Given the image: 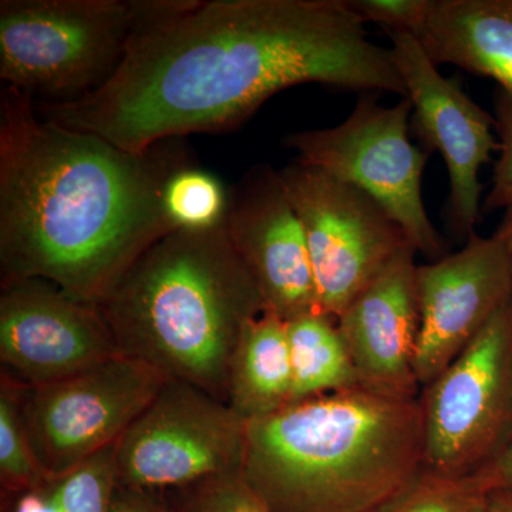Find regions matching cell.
Masks as SVG:
<instances>
[{"mask_svg": "<svg viewBox=\"0 0 512 512\" xmlns=\"http://www.w3.org/2000/svg\"><path fill=\"white\" fill-rule=\"evenodd\" d=\"M421 390L447 369L512 296L510 259L497 238L473 232L456 254L417 266Z\"/></svg>", "mask_w": 512, "mask_h": 512, "instance_id": "obj_13", "label": "cell"}, {"mask_svg": "<svg viewBox=\"0 0 512 512\" xmlns=\"http://www.w3.org/2000/svg\"><path fill=\"white\" fill-rule=\"evenodd\" d=\"M286 323L264 312L245 326L229 366L228 406L239 419H262L292 403Z\"/></svg>", "mask_w": 512, "mask_h": 512, "instance_id": "obj_17", "label": "cell"}, {"mask_svg": "<svg viewBox=\"0 0 512 512\" xmlns=\"http://www.w3.org/2000/svg\"><path fill=\"white\" fill-rule=\"evenodd\" d=\"M412 113L407 97L387 107L365 96L339 126L292 133L285 144L301 163L365 191L402 227L417 252L439 261L448 255L447 244L421 194L431 154L410 141Z\"/></svg>", "mask_w": 512, "mask_h": 512, "instance_id": "obj_7", "label": "cell"}, {"mask_svg": "<svg viewBox=\"0 0 512 512\" xmlns=\"http://www.w3.org/2000/svg\"><path fill=\"white\" fill-rule=\"evenodd\" d=\"M319 83L407 97L348 0H150L123 62L94 92L35 104L43 119L124 150L231 130L274 94Z\"/></svg>", "mask_w": 512, "mask_h": 512, "instance_id": "obj_1", "label": "cell"}, {"mask_svg": "<svg viewBox=\"0 0 512 512\" xmlns=\"http://www.w3.org/2000/svg\"><path fill=\"white\" fill-rule=\"evenodd\" d=\"M348 5L365 25L373 22L416 37L426 22L430 0H348Z\"/></svg>", "mask_w": 512, "mask_h": 512, "instance_id": "obj_24", "label": "cell"}, {"mask_svg": "<svg viewBox=\"0 0 512 512\" xmlns=\"http://www.w3.org/2000/svg\"><path fill=\"white\" fill-rule=\"evenodd\" d=\"M285 323L293 376L292 402L360 387L335 319L312 313Z\"/></svg>", "mask_w": 512, "mask_h": 512, "instance_id": "obj_18", "label": "cell"}, {"mask_svg": "<svg viewBox=\"0 0 512 512\" xmlns=\"http://www.w3.org/2000/svg\"><path fill=\"white\" fill-rule=\"evenodd\" d=\"M140 16L141 0H2L0 79L45 101L80 99L116 72Z\"/></svg>", "mask_w": 512, "mask_h": 512, "instance_id": "obj_5", "label": "cell"}, {"mask_svg": "<svg viewBox=\"0 0 512 512\" xmlns=\"http://www.w3.org/2000/svg\"><path fill=\"white\" fill-rule=\"evenodd\" d=\"M224 225L265 312L284 322L322 313L305 232L279 171L255 165L229 188Z\"/></svg>", "mask_w": 512, "mask_h": 512, "instance_id": "obj_14", "label": "cell"}, {"mask_svg": "<svg viewBox=\"0 0 512 512\" xmlns=\"http://www.w3.org/2000/svg\"><path fill=\"white\" fill-rule=\"evenodd\" d=\"M99 306L121 356L227 404L239 339L265 312L224 222L157 239Z\"/></svg>", "mask_w": 512, "mask_h": 512, "instance_id": "obj_4", "label": "cell"}, {"mask_svg": "<svg viewBox=\"0 0 512 512\" xmlns=\"http://www.w3.org/2000/svg\"><path fill=\"white\" fill-rule=\"evenodd\" d=\"M245 426L227 403L167 379L117 441V484L161 494L241 474Z\"/></svg>", "mask_w": 512, "mask_h": 512, "instance_id": "obj_10", "label": "cell"}, {"mask_svg": "<svg viewBox=\"0 0 512 512\" xmlns=\"http://www.w3.org/2000/svg\"><path fill=\"white\" fill-rule=\"evenodd\" d=\"M228 192L215 175L190 165L165 185V214L175 229L218 227L227 214Z\"/></svg>", "mask_w": 512, "mask_h": 512, "instance_id": "obj_20", "label": "cell"}, {"mask_svg": "<svg viewBox=\"0 0 512 512\" xmlns=\"http://www.w3.org/2000/svg\"><path fill=\"white\" fill-rule=\"evenodd\" d=\"M8 380L23 433L43 476H62L123 437L167 377L117 356L79 375L20 386Z\"/></svg>", "mask_w": 512, "mask_h": 512, "instance_id": "obj_8", "label": "cell"}, {"mask_svg": "<svg viewBox=\"0 0 512 512\" xmlns=\"http://www.w3.org/2000/svg\"><path fill=\"white\" fill-rule=\"evenodd\" d=\"M423 458L420 399L356 387L248 421L239 476L269 512H372Z\"/></svg>", "mask_w": 512, "mask_h": 512, "instance_id": "obj_3", "label": "cell"}, {"mask_svg": "<svg viewBox=\"0 0 512 512\" xmlns=\"http://www.w3.org/2000/svg\"><path fill=\"white\" fill-rule=\"evenodd\" d=\"M494 237L503 245L512 268V205L504 210L503 218H501L498 228L495 229Z\"/></svg>", "mask_w": 512, "mask_h": 512, "instance_id": "obj_27", "label": "cell"}, {"mask_svg": "<svg viewBox=\"0 0 512 512\" xmlns=\"http://www.w3.org/2000/svg\"><path fill=\"white\" fill-rule=\"evenodd\" d=\"M171 512H269L239 473L163 493Z\"/></svg>", "mask_w": 512, "mask_h": 512, "instance_id": "obj_22", "label": "cell"}, {"mask_svg": "<svg viewBox=\"0 0 512 512\" xmlns=\"http://www.w3.org/2000/svg\"><path fill=\"white\" fill-rule=\"evenodd\" d=\"M392 57L413 104L410 128L421 148L444 158L450 181L447 225L457 239H466L483 218L480 181L483 165L500 150L494 116L481 109L460 84L441 76L419 40L406 32L386 30Z\"/></svg>", "mask_w": 512, "mask_h": 512, "instance_id": "obj_11", "label": "cell"}, {"mask_svg": "<svg viewBox=\"0 0 512 512\" xmlns=\"http://www.w3.org/2000/svg\"><path fill=\"white\" fill-rule=\"evenodd\" d=\"M424 470L476 476L512 443V296L420 394Z\"/></svg>", "mask_w": 512, "mask_h": 512, "instance_id": "obj_6", "label": "cell"}, {"mask_svg": "<svg viewBox=\"0 0 512 512\" xmlns=\"http://www.w3.org/2000/svg\"><path fill=\"white\" fill-rule=\"evenodd\" d=\"M487 471L493 478L497 490L512 491V443Z\"/></svg>", "mask_w": 512, "mask_h": 512, "instance_id": "obj_26", "label": "cell"}, {"mask_svg": "<svg viewBox=\"0 0 512 512\" xmlns=\"http://www.w3.org/2000/svg\"><path fill=\"white\" fill-rule=\"evenodd\" d=\"M109 512H171V510L161 494L148 493V491L117 484L111 498Z\"/></svg>", "mask_w": 512, "mask_h": 512, "instance_id": "obj_25", "label": "cell"}, {"mask_svg": "<svg viewBox=\"0 0 512 512\" xmlns=\"http://www.w3.org/2000/svg\"><path fill=\"white\" fill-rule=\"evenodd\" d=\"M416 254L412 245L403 249L336 319L359 386L396 400H419L421 394Z\"/></svg>", "mask_w": 512, "mask_h": 512, "instance_id": "obj_15", "label": "cell"}, {"mask_svg": "<svg viewBox=\"0 0 512 512\" xmlns=\"http://www.w3.org/2000/svg\"><path fill=\"white\" fill-rule=\"evenodd\" d=\"M494 120L500 137V158L495 163L493 187L485 197L484 212L507 210L512 205V94L501 87L494 94Z\"/></svg>", "mask_w": 512, "mask_h": 512, "instance_id": "obj_23", "label": "cell"}, {"mask_svg": "<svg viewBox=\"0 0 512 512\" xmlns=\"http://www.w3.org/2000/svg\"><path fill=\"white\" fill-rule=\"evenodd\" d=\"M194 165L183 138L143 153L43 119L0 93V285L45 279L100 305L157 239L170 178Z\"/></svg>", "mask_w": 512, "mask_h": 512, "instance_id": "obj_2", "label": "cell"}, {"mask_svg": "<svg viewBox=\"0 0 512 512\" xmlns=\"http://www.w3.org/2000/svg\"><path fill=\"white\" fill-rule=\"evenodd\" d=\"M121 356L96 303L45 279L0 286V375L40 386L79 375Z\"/></svg>", "mask_w": 512, "mask_h": 512, "instance_id": "obj_12", "label": "cell"}, {"mask_svg": "<svg viewBox=\"0 0 512 512\" xmlns=\"http://www.w3.org/2000/svg\"><path fill=\"white\" fill-rule=\"evenodd\" d=\"M488 512H512V491L495 490L491 494Z\"/></svg>", "mask_w": 512, "mask_h": 512, "instance_id": "obj_28", "label": "cell"}, {"mask_svg": "<svg viewBox=\"0 0 512 512\" xmlns=\"http://www.w3.org/2000/svg\"><path fill=\"white\" fill-rule=\"evenodd\" d=\"M495 490L487 470L476 476L451 478L421 468L372 512H488Z\"/></svg>", "mask_w": 512, "mask_h": 512, "instance_id": "obj_19", "label": "cell"}, {"mask_svg": "<svg viewBox=\"0 0 512 512\" xmlns=\"http://www.w3.org/2000/svg\"><path fill=\"white\" fill-rule=\"evenodd\" d=\"M416 39L437 67L490 77L512 94V0H430Z\"/></svg>", "mask_w": 512, "mask_h": 512, "instance_id": "obj_16", "label": "cell"}, {"mask_svg": "<svg viewBox=\"0 0 512 512\" xmlns=\"http://www.w3.org/2000/svg\"><path fill=\"white\" fill-rule=\"evenodd\" d=\"M43 473L20 423L8 380L0 377V483L6 493L25 490L42 480Z\"/></svg>", "mask_w": 512, "mask_h": 512, "instance_id": "obj_21", "label": "cell"}, {"mask_svg": "<svg viewBox=\"0 0 512 512\" xmlns=\"http://www.w3.org/2000/svg\"><path fill=\"white\" fill-rule=\"evenodd\" d=\"M279 175L305 232L320 312L336 320L412 244L355 185L298 160Z\"/></svg>", "mask_w": 512, "mask_h": 512, "instance_id": "obj_9", "label": "cell"}]
</instances>
